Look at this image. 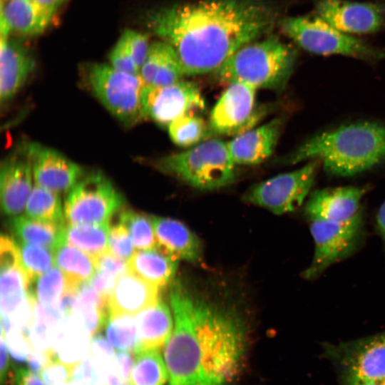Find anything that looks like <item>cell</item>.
<instances>
[{
	"mask_svg": "<svg viewBox=\"0 0 385 385\" xmlns=\"http://www.w3.org/2000/svg\"><path fill=\"white\" fill-rule=\"evenodd\" d=\"M273 6L260 0H198L152 12L148 28L175 50L185 76L215 73L237 50L271 31Z\"/></svg>",
	"mask_w": 385,
	"mask_h": 385,
	"instance_id": "1",
	"label": "cell"
},
{
	"mask_svg": "<svg viewBox=\"0 0 385 385\" xmlns=\"http://www.w3.org/2000/svg\"><path fill=\"white\" fill-rule=\"evenodd\" d=\"M173 329L165 346L169 385H228L238 375L246 348L244 325L233 313L171 284Z\"/></svg>",
	"mask_w": 385,
	"mask_h": 385,
	"instance_id": "2",
	"label": "cell"
},
{
	"mask_svg": "<svg viewBox=\"0 0 385 385\" xmlns=\"http://www.w3.org/2000/svg\"><path fill=\"white\" fill-rule=\"evenodd\" d=\"M318 160L329 175H356L385 161V123L343 125L308 138L281 159L284 164Z\"/></svg>",
	"mask_w": 385,
	"mask_h": 385,
	"instance_id": "3",
	"label": "cell"
},
{
	"mask_svg": "<svg viewBox=\"0 0 385 385\" xmlns=\"http://www.w3.org/2000/svg\"><path fill=\"white\" fill-rule=\"evenodd\" d=\"M297 57L294 47L272 36L242 46L214 74L226 84L242 82L257 89L282 91L292 76Z\"/></svg>",
	"mask_w": 385,
	"mask_h": 385,
	"instance_id": "4",
	"label": "cell"
},
{
	"mask_svg": "<svg viewBox=\"0 0 385 385\" xmlns=\"http://www.w3.org/2000/svg\"><path fill=\"white\" fill-rule=\"evenodd\" d=\"M164 173L201 190H214L232 183L236 165L226 142L209 138L185 151L164 156L156 162Z\"/></svg>",
	"mask_w": 385,
	"mask_h": 385,
	"instance_id": "5",
	"label": "cell"
},
{
	"mask_svg": "<svg viewBox=\"0 0 385 385\" xmlns=\"http://www.w3.org/2000/svg\"><path fill=\"white\" fill-rule=\"evenodd\" d=\"M282 31L304 50L318 55H342L366 61L385 59V51L334 28L319 16L284 18Z\"/></svg>",
	"mask_w": 385,
	"mask_h": 385,
	"instance_id": "6",
	"label": "cell"
},
{
	"mask_svg": "<svg viewBox=\"0 0 385 385\" xmlns=\"http://www.w3.org/2000/svg\"><path fill=\"white\" fill-rule=\"evenodd\" d=\"M86 79L98 101L124 125H133L145 118L142 104L145 85L139 74L97 63L88 66Z\"/></svg>",
	"mask_w": 385,
	"mask_h": 385,
	"instance_id": "7",
	"label": "cell"
},
{
	"mask_svg": "<svg viewBox=\"0 0 385 385\" xmlns=\"http://www.w3.org/2000/svg\"><path fill=\"white\" fill-rule=\"evenodd\" d=\"M322 348V356L331 362L339 385L385 379V330L338 344L324 342Z\"/></svg>",
	"mask_w": 385,
	"mask_h": 385,
	"instance_id": "8",
	"label": "cell"
},
{
	"mask_svg": "<svg viewBox=\"0 0 385 385\" xmlns=\"http://www.w3.org/2000/svg\"><path fill=\"white\" fill-rule=\"evenodd\" d=\"M314 251L309 266L302 276L308 280L318 278L329 267L354 255L365 239L363 212L342 222L310 221Z\"/></svg>",
	"mask_w": 385,
	"mask_h": 385,
	"instance_id": "9",
	"label": "cell"
},
{
	"mask_svg": "<svg viewBox=\"0 0 385 385\" xmlns=\"http://www.w3.org/2000/svg\"><path fill=\"white\" fill-rule=\"evenodd\" d=\"M123 205L121 194L102 173L83 176L66 196L63 203L66 225L108 223Z\"/></svg>",
	"mask_w": 385,
	"mask_h": 385,
	"instance_id": "10",
	"label": "cell"
},
{
	"mask_svg": "<svg viewBox=\"0 0 385 385\" xmlns=\"http://www.w3.org/2000/svg\"><path fill=\"white\" fill-rule=\"evenodd\" d=\"M0 307L1 318L21 330L30 328L34 319V299L21 265L17 243L8 235L0 239Z\"/></svg>",
	"mask_w": 385,
	"mask_h": 385,
	"instance_id": "11",
	"label": "cell"
},
{
	"mask_svg": "<svg viewBox=\"0 0 385 385\" xmlns=\"http://www.w3.org/2000/svg\"><path fill=\"white\" fill-rule=\"evenodd\" d=\"M320 164L318 160H309L294 171L256 183L246 191L242 199L276 215L294 211L300 207L312 188Z\"/></svg>",
	"mask_w": 385,
	"mask_h": 385,
	"instance_id": "12",
	"label": "cell"
},
{
	"mask_svg": "<svg viewBox=\"0 0 385 385\" xmlns=\"http://www.w3.org/2000/svg\"><path fill=\"white\" fill-rule=\"evenodd\" d=\"M227 86L210 112V136L239 135L252 128L265 113L256 107V88L242 82Z\"/></svg>",
	"mask_w": 385,
	"mask_h": 385,
	"instance_id": "13",
	"label": "cell"
},
{
	"mask_svg": "<svg viewBox=\"0 0 385 385\" xmlns=\"http://www.w3.org/2000/svg\"><path fill=\"white\" fill-rule=\"evenodd\" d=\"M142 104L145 118L168 127L177 118L205 108L199 86L180 81L165 86H145Z\"/></svg>",
	"mask_w": 385,
	"mask_h": 385,
	"instance_id": "14",
	"label": "cell"
},
{
	"mask_svg": "<svg viewBox=\"0 0 385 385\" xmlns=\"http://www.w3.org/2000/svg\"><path fill=\"white\" fill-rule=\"evenodd\" d=\"M316 15L347 34H369L385 27V4L349 0H317Z\"/></svg>",
	"mask_w": 385,
	"mask_h": 385,
	"instance_id": "15",
	"label": "cell"
},
{
	"mask_svg": "<svg viewBox=\"0 0 385 385\" xmlns=\"http://www.w3.org/2000/svg\"><path fill=\"white\" fill-rule=\"evenodd\" d=\"M34 175L28 144L6 158L0 170V202L2 212L10 217L25 210L33 189Z\"/></svg>",
	"mask_w": 385,
	"mask_h": 385,
	"instance_id": "16",
	"label": "cell"
},
{
	"mask_svg": "<svg viewBox=\"0 0 385 385\" xmlns=\"http://www.w3.org/2000/svg\"><path fill=\"white\" fill-rule=\"evenodd\" d=\"M36 185L56 193L68 192L83 176L82 168L52 148L28 144Z\"/></svg>",
	"mask_w": 385,
	"mask_h": 385,
	"instance_id": "17",
	"label": "cell"
},
{
	"mask_svg": "<svg viewBox=\"0 0 385 385\" xmlns=\"http://www.w3.org/2000/svg\"><path fill=\"white\" fill-rule=\"evenodd\" d=\"M366 191L365 187L355 186L315 190L305 205L304 213L310 221L348 220L361 211L360 203Z\"/></svg>",
	"mask_w": 385,
	"mask_h": 385,
	"instance_id": "18",
	"label": "cell"
},
{
	"mask_svg": "<svg viewBox=\"0 0 385 385\" xmlns=\"http://www.w3.org/2000/svg\"><path fill=\"white\" fill-rule=\"evenodd\" d=\"M283 127V119L277 118L251 128L227 143L235 165H257L270 158L274 150Z\"/></svg>",
	"mask_w": 385,
	"mask_h": 385,
	"instance_id": "19",
	"label": "cell"
},
{
	"mask_svg": "<svg viewBox=\"0 0 385 385\" xmlns=\"http://www.w3.org/2000/svg\"><path fill=\"white\" fill-rule=\"evenodd\" d=\"M56 8L44 6L35 0H9L1 8V36L11 32L34 36L50 26Z\"/></svg>",
	"mask_w": 385,
	"mask_h": 385,
	"instance_id": "20",
	"label": "cell"
},
{
	"mask_svg": "<svg viewBox=\"0 0 385 385\" xmlns=\"http://www.w3.org/2000/svg\"><path fill=\"white\" fill-rule=\"evenodd\" d=\"M0 47V99L4 104L23 87L36 63L27 46L9 36L1 37Z\"/></svg>",
	"mask_w": 385,
	"mask_h": 385,
	"instance_id": "21",
	"label": "cell"
},
{
	"mask_svg": "<svg viewBox=\"0 0 385 385\" xmlns=\"http://www.w3.org/2000/svg\"><path fill=\"white\" fill-rule=\"evenodd\" d=\"M160 288L127 271L116 280L108 298L109 314H137L156 302Z\"/></svg>",
	"mask_w": 385,
	"mask_h": 385,
	"instance_id": "22",
	"label": "cell"
},
{
	"mask_svg": "<svg viewBox=\"0 0 385 385\" xmlns=\"http://www.w3.org/2000/svg\"><path fill=\"white\" fill-rule=\"evenodd\" d=\"M135 322L138 346L133 353L159 350L170 339L174 325L169 307L160 299L135 314Z\"/></svg>",
	"mask_w": 385,
	"mask_h": 385,
	"instance_id": "23",
	"label": "cell"
},
{
	"mask_svg": "<svg viewBox=\"0 0 385 385\" xmlns=\"http://www.w3.org/2000/svg\"><path fill=\"white\" fill-rule=\"evenodd\" d=\"M157 245L179 260L197 262L202 247L198 237L183 222L168 218L154 217Z\"/></svg>",
	"mask_w": 385,
	"mask_h": 385,
	"instance_id": "24",
	"label": "cell"
},
{
	"mask_svg": "<svg viewBox=\"0 0 385 385\" xmlns=\"http://www.w3.org/2000/svg\"><path fill=\"white\" fill-rule=\"evenodd\" d=\"M178 260L156 245L133 252L127 262L128 271L160 288L173 279Z\"/></svg>",
	"mask_w": 385,
	"mask_h": 385,
	"instance_id": "25",
	"label": "cell"
},
{
	"mask_svg": "<svg viewBox=\"0 0 385 385\" xmlns=\"http://www.w3.org/2000/svg\"><path fill=\"white\" fill-rule=\"evenodd\" d=\"M53 251L55 265L66 277V291L77 292L83 284L90 282L96 271L95 258L66 240Z\"/></svg>",
	"mask_w": 385,
	"mask_h": 385,
	"instance_id": "26",
	"label": "cell"
},
{
	"mask_svg": "<svg viewBox=\"0 0 385 385\" xmlns=\"http://www.w3.org/2000/svg\"><path fill=\"white\" fill-rule=\"evenodd\" d=\"M9 227L19 240L53 250L65 240L66 224H58L17 215L9 220Z\"/></svg>",
	"mask_w": 385,
	"mask_h": 385,
	"instance_id": "27",
	"label": "cell"
},
{
	"mask_svg": "<svg viewBox=\"0 0 385 385\" xmlns=\"http://www.w3.org/2000/svg\"><path fill=\"white\" fill-rule=\"evenodd\" d=\"M90 339L66 318L54 344L53 351L56 357L73 367L88 356Z\"/></svg>",
	"mask_w": 385,
	"mask_h": 385,
	"instance_id": "28",
	"label": "cell"
},
{
	"mask_svg": "<svg viewBox=\"0 0 385 385\" xmlns=\"http://www.w3.org/2000/svg\"><path fill=\"white\" fill-rule=\"evenodd\" d=\"M109 222L100 225H66L65 240L93 258L110 252Z\"/></svg>",
	"mask_w": 385,
	"mask_h": 385,
	"instance_id": "29",
	"label": "cell"
},
{
	"mask_svg": "<svg viewBox=\"0 0 385 385\" xmlns=\"http://www.w3.org/2000/svg\"><path fill=\"white\" fill-rule=\"evenodd\" d=\"M25 212L36 220L66 224L60 194L36 184L26 202Z\"/></svg>",
	"mask_w": 385,
	"mask_h": 385,
	"instance_id": "30",
	"label": "cell"
},
{
	"mask_svg": "<svg viewBox=\"0 0 385 385\" xmlns=\"http://www.w3.org/2000/svg\"><path fill=\"white\" fill-rule=\"evenodd\" d=\"M130 381L132 385H164L169 378L165 362L158 350L134 353Z\"/></svg>",
	"mask_w": 385,
	"mask_h": 385,
	"instance_id": "31",
	"label": "cell"
},
{
	"mask_svg": "<svg viewBox=\"0 0 385 385\" xmlns=\"http://www.w3.org/2000/svg\"><path fill=\"white\" fill-rule=\"evenodd\" d=\"M167 128L172 141L180 147L196 145L211 138L208 123L194 113L177 118Z\"/></svg>",
	"mask_w": 385,
	"mask_h": 385,
	"instance_id": "32",
	"label": "cell"
},
{
	"mask_svg": "<svg viewBox=\"0 0 385 385\" xmlns=\"http://www.w3.org/2000/svg\"><path fill=\"white\" fill-rule=\"evenodd\" d=\"M118 218L130 233L134 248L148 250L156 246L154 217L133 210L121 209Z\"/></svg>",
	"mask_w": 385,
	"mask_h": 385,
	"instance_id": "33",
	"label": "cell"
},
{
	"mask_svg": "<svg viewBox=\"0 0 385 385\" xmlns=\"http://www.w3.org/2000/svg\"><path fill=\"white\" fill-rule=\"evenodd\" d=\"M106 333L111 344L118 350L135 351L138 346L135 315L109 314L106 324Z\"/></svg>",
	"mask_w": 385,
	"mask_h": 385,
	"instance_id": "34",
	"label": "cell"
},
{
	"mask_svg": "<svg viewBox=\"0 0 385 385\" xmlns=\"http://www.w3.org/2000/svg\"><path fill=\"white\" fill-rule=\"evenodd\" d=\"M19 260L26 274L29 288L40 276L55 265L52 250L19 241Z\"/></svg>",
	"mask_w": 385,
	"mask_h": 385,
	"instance_id": "35",
	"label": "cell"
},
{
	"mask_svg": "<svg viewBox=\"0 0 385 385\" xmlns=\"http://www.w3.org/2000/svg\"><path fill=\"white\" fill-rule=\"evenodd\" d=\"M66 279L58 267H52L40 276L29 288V294L44 307L58 304L66 291Z\"/></svg>",
	"mask_w": 385,
	"mask_h": 385,
	"instance_id": "36",
	"label": "cell"
},
{
	"mask_svg": "<svg viewBox=\"0 0 385 385\" xmlns=\"http://www.w3.org/2000/svg\"><path fill=\"white\" fill-rule=\"evenodd\" d=\"M109 251L115 256L128 261L133 254V244L128 230L119 219L109 222Z\"/></svg>",
	"mask_w": 385,
	"mask_h": 385,
	"instance_id": "37",
	"label": "cell"
},
{
	"mask_svg": "<svg viewBox=\"0 0 385 385\" xmlns=\"http://www.w3.org/2000/svg\"><path fill=\"white\" fill-rule=\"evenodd\" d=\"M184 73L174 48L169 44L150 86H165L181 81Z\"/></svg>",
	"mask_w": 385,
	"mask_h": 385,
	"instance_id": "38",
	"label": "cell"
},
{
	"mask_svg": "<svg viewBox=\"0 0 385 385\" xmlns=\"http://www.w3.org/2000/svg\"><path fill=\"white\" fill-rule=\"evenodd\" d=\"M168 47L169 43L163 40L150 43L145 58L139 70V76L145 86L152 85Z\"/></svg>",
	"mask_w": 385,
	"mask_h": 385,
	"instance_id": "39",
	"label": "cell"
},
{
	"mask_svg": "<svg viewBox=\"0 0 385 385\" xmlns=\"http://www.w3.org/2000/svg\"><path fill=\"white\" fill-rule=\"evenodd\" d=\"M3 332L4 339L11 356L18 361H27L33 350L29 336L21 329L15 327H11Z\"/></svg>",
	"mask_w": 385,
	"mask_h": 385,
	"instance_id": "40",
	"label": "cell"
},
{
	"mask_svg": "<svg viewBox=\"0 0 385 385\" xmlns=\"http://www.w3.org/2000/svg\"><path fill=\"white\" fill-rule=\"evenodd\" d=\"M109 61L110 65L118 71L130 74H139V69L122 35L111 51Z\"/></svg>",
	"mask_w": 385,
	"mask_h": 385,
	"instance_id": "41",
	"label": "cell"
},
{
	"mask_svg": "<svg viewBox=\"0 0 385 385\" xmlns=\"http://www.w3.org/2000/svg\"><path fill=\"white\" fill-rule=\"evenodd\" d=\"M121 35L126 42L136 66L140 70L150 45L148 36L130 29H125Z\"/></svg>",
	"mask_w": 385,
	"mask_h": 385,
	"instance_id": "42",
	"label": "cell"
},
{
	"mask_svg": "<svg viewBox=\"0 0 385 385\" xmlns=\"http://www.w3.org/2000/svg\"><path fill=\"white\" fill-rule=\"evenodd\" d=\"M110 344L99 334L95 335L91 340L88 356L96 364L105 369L113 368L115 354Z\"/></svg>",
	"mask_w": 385,
	"mask_h": 385,
	"instance_id": "43",
	"label": "cell"
},
{
	"mask_svg": "<svg viewBox=\"0 0 385 385\" xmlns=\"http://www.w3.org/2000/svg\"><path fill=\"white\" fill-rule=\"evenodd\" d=\"M72 369L54 357L44 366L41 374L47 385H62L72 377Z\"/></svg>",
	"mask_w": 385,
	"mask_h": 385,
	"instance_id": "44",
	"label": "cell"
},
{
	"mask_svg": "<svg viewBox=\"0 0 385 385\" xmlns=\"http://www.w3.org/2000/svg\"><path fill=\"white\" fill-rule=\"evenodd\" d=\"M127 262L108 252L96 259V270L118 278L128 271Z\"/></svg>",
	"mask_w": 385,
	"mask_h": 385,
	"instance_id": "45",
	"label": "cell"
},
{
	"mask_svg": "<svg viewBox=\"0 0 385 385\" xmlns=\"http://www.w3.org/2000/svg\"><path fill=\"white\" fill-rule=\"evenodd\" d=\"M134 360V353L131 351H120L115 355L113 367L121 383L130 382Z\"/></svg>",
	"mask_w": 385,
	"mask_h": 385,
	"instance_id": "46",
	"label": "cell"
},
{
	"mask_svg": "<svg viewBox=\"0 0 385 385\" xmlns=\"http://www.w3.org/2000/svg\"><path fill=\"white\" fill-rule=\"evenodd\" d=\"M8 379L11 385H47L38 374L22 367L16 368L13 371H10Z\"/></svg>",
	"mask_w": 385,
	"mask_h": 385,
	"instance_id": "47",
	"label": "cell"
},
{
	"mask_svg": "<svg viewBox=\"0 0 385 385\" xmlns=\"http://www.w3.org/2000/svg\"><path fill=\"white\" fill-rule=\"evenodd\" d=\"M0 353H1V384H3L7 379L10 372L9 369V358L8 348L5 342L4 336L1 332V342H0Z\"/></svg>",
	"mask_w": 385,
	"mask_h": 385,
	"instance_id": "48",
	"label": "cell"
},
{
	"mask_svg": "<svg viewBox=\"0 0 385 385\" xmlns=\"http://www.w3.org/2000/svg\"><path fill=\"white\" fill-rule=\"evenodd\" d=\"M376 228L385 245V200L380 206L376 216Z\"/></svg>",
	"mask_w": 385,
	"mask_h": 385,
	"instance_id": "49",
	"label": "cell"
},
{
	"mask_svg": "<svg viewBox=\"0 0 385 385\" xmlns=\"http://www.w3.org/2000/svg\"><path fill=\"white\" fill-rule=\"evenodd\" d=\"M349 385H385V379L381 380L357 381Z\"/></svg>",
	"mask_w": 385,
	"mask_h": 385,
	"instance_id": "50",
	"label": "cell"
},
{
	"mask_svg": "<svg viewBox=\"0 0 385 385\" xmlns=\"http://www.w3.org/2000/svg\"><path fill=\"white\" fill-rule=\"evenodd\" d=\"M37 2L49 7L56 8L65 0H35Z\"/></svg>",
	"mask_w": 385,
	"mask_h": 385,
	"instance_id": "51",
	"label": "cell"
},
{
	"mask_svg": "<svg viewBox=\"0 0 385 385\" xmlns=\"http://www.w3.org/2000/svg\"><path fill=\"white\" fill-rule=\"evenodd\" d=\"M62 385H83V384L73 380V381H67Z\"/></svg>",
	"mask_w": 385,
	"mask_h": 385,
	"instance_id": "52",
	"label": "cell"
},
{
	"mask_svg": "<svg viewBox=\"0 0 385 385\" xmlns=\"http://www.w3.org/2000/svg\"><path fill=\"white\" fill-rule=\"evenodd\" d=\"M119 385H129L128 383H120Z\"/></svg>",
	"mask_w": 385,
	"mask_h": 385,
	"instance_id": "53",
	"label": "cell"
}]
</instances>
